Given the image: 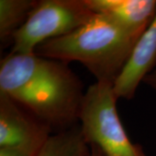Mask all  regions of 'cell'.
<instances>
[{
    "mask_svg": "<svg viewBox=\"0 0 156 156\" xmlns=\"http://www.w3.org/2000/svg\"><path fill=\"white\" fill-rule=\"evenodd\" d=\"M37 0H0L1 48L12 45L17 30L27 21Z\"/></svg>",
    "mask_w": 156,
    "mask_h": 156,
    "instance_id": "obj_8",
    "label": "cell"
},
{
    "mask_svg": "<svg viewBox=\"0 0 156 156\" xmlns=\"http://www.w3.org/2000/svg\"><path fill=\"white\" fill-rule=\"evenodd\" d=\"M0 156H30L28 154L10 147H0Z\"/></svg>",
    "mask_w": 156,
    "mask_h": 156,
    "instance_id": "obj_10",
    "label": "cell"
},
{
    "mask_svg": "<svg viewBox=\"0 0 156 156\" xmlns=\"http://www.w3.org/2000/svg\"><path fill=\"white\" fill-rule=\"evenodd\" d=\"M113 83L96 82L85 91L78 124L86 142L105 156H146L142 147L129 139L120 120Z\"/></svg>",
    "mask_w": 156,
    "mask_h": 156,
    "instance_id": "obj_3",
    "label": "cell"
},
{
    "mask_svg": "<svg viewBox=\"0 0 156 156\" xmlns=\"http://www.w3.org/2000/svg\"><path fill=\"white\" fill-rule=\"evenodd\" d=\"M90 155L89 156H105V154L102 153V151L101 150L99 147H97L96 146L91 145L90 146Z\"/></svg>",
    "mask_w": 156,
    "mask_h": 156,
    "instance_id": "obj_12",
    "label": "cell"
},
{
    "mask_svg": "<svg viewBox=\"0 0 156 156\" xmlns=\"http://www.w3.org/2000/svg\"><path fill=\"white\" fill-rule=\"evenodd\" d=\"M0 91L53 133L78 125L85 91L69 63L37 54L9 53L0 62Z\"/></svg>",
    "mask_w": 156,
    "mask_h": 156,
    "instance_id": "obj_1",
    "label": "cell"
},
{
    "mask_svg": "<svg viewBox=\"0 0 156 156\" xmlns=\"http://www.w3.org/2000/svg\"><path fill=\"white\" fill-rule=\"evenodd\" d=\"M138 40L109 17L95 14L76 30L38 45L34 53L67 63L80 62L96 82L114 83Z\"/></svg>",
    "mask_w": 156,
    "mask_h": 156,
    "instance_id": "obj_2",
    "label": "cell"
},
{
    "mask_svg": "<svg viewBox=\"0 0 156 156\" xmlns=\"http://www.w3.org/2000/svg\"><path fill=\"white\" fill-rule=\"evenodd\" d=\"M95 14L104 15L140 38L156 16V0H85Z\"/></svg>",
    "mask_w": 156,
    "mask_h": 156,
    "instance_id": "obj_7",
    "label": "cell"
},
{
    "mask_svg": "<svg viewBox=\"0 0 156 156\" xmlns=\"http://www.w3.org/2000/svg\"><path fill=\"white\" fill-rule=\"evenodd\" d=\"M95 15L85 0H37L27 21L15 34L10 53L33 54L38 45L72 32Z\"/></svg>",
    "mask_w": 156,
    "mask_h": 156,
    "instance_id": "obj_4",
    "label": "cell"
},
{
    "mask_svg": "<svg viewBox=\"0 0 156 156\" xmlns=\"http://www.w3.org/2000/svg\"><path fill=\"white\" fill-rule=\"evenodd\" d=\"M90 146L86 142L79 124L73 128L53 133L37 156H89Z\"/></svg>",
    "mask_w": 156,
    "mask_h": 156,
    "instance_id": "obj_9",
    "label": "cell"
},
{
    "mask_svg": "<svg viewBox=\"0 0 156 156\" xmlns=\"http://www.w3.org/2000/svg\"><path fill=\"white\" fill-rule=\"evenodd\" d=\"M52 134L46 124L0 91V147L37 156Z\"/></svg>",
    "mask_w": 156,
    "mask_h": 156,
    "instance_id": "obj_5",
    "label": "cell"
},
{
    "mask_svg": "<svg viewBox=\"0 0 156 156\" xmlns=\"http://www.w3.org/2000/svg\"><path fill=\"white\" fill-rule=\"evenodd\" d=\"M143 83H145L151 89L156 92V68L144 79Z\"/></svg>",
    "mask_w": 156,
    "mask_h": 156,
    "instance_id": "obj_11",
    "label": "cell"
},
{
    "mask_svg": "<svg viewBox=\"0 0 156 156\" xmlns=\"http://www.w3.org/2000/svg\"><path fill=\"white\" fill-rule=\"evenodd\" d=\"M156 64V16L150 26L136 42L122 72L114 82V92L119 100H131Z\"/></svg>",
    "mask_w": 156,
    "mask_h": 156,
    "instance_id": "obj_6",
    "label": "cell"
}]
</instances>
